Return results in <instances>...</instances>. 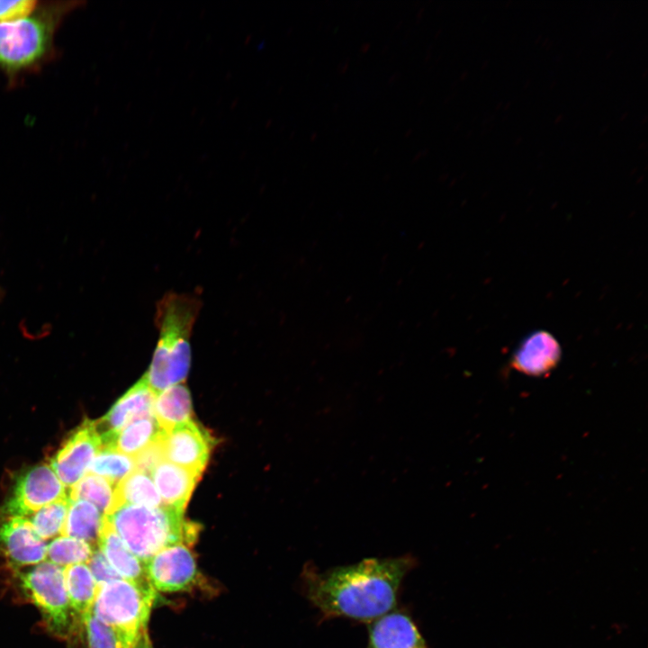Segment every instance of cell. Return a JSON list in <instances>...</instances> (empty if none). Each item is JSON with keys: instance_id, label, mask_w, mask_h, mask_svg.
Returning <instances> with one entry per match:
<instances>
[{"instance_id": "24", "label": "cell", "mask_w": 648, "mask_h": 648, "mask_svg": "<svg viewBox=\"0 0 648 648\" xmlns=\"http://www.w3.org/2000/svg\"><path fill=\"white\" fill-rule=\"evenodd\" d=\"M70 503L67 495L44 506L29 519L40 539L48 540L61 534Z\"/></svg>"}, {"instance_id": "20", "label": "cell", "mask_w": 648, "mask_h": 648, "mask_svg": "<svg viewBox=\"0 0 648 648\" xmlns=\"http://www.w3.org/2000/svg\"><path fill=\"white\" fill-rule=\"evenodd\" d=\"M104 517L99 509L86 500L71 501L61 535L97 544Z\"/></svg>"}, {"instance_id": "7", "label": "cell", "mask_w": 648, "mask_h": 648, "mask_svg": "<svg viewBox=\"0 0 648 648\" xmlns=\"http://www.w3.org/2000/svg\"><path fill=\"white\" fill-rule=\"evenodd\" d=\"M67 495L64 484L50 465L32 466L15 477L9 496L0 507V521L25 518Z\"/></svg>"}, {"instance_id": "28", "label": "cell", "mask_w": 648, "mask_h": 648, "mask_svg": "<svg viewBox=\"0 0 648 648\" xmlns=\"http://www.w3.org/2000/svg\"><path fill=\"white\" fill-rule=\"evenodd\" d=\"M40 3L37 0H0V23L16 22L29 16Z\"/></svg>"}, {"instance_id": "29", "label": "cell", "mask_w": 648, "mask_h": 648, "mask_svg": "<svg viewBox=\"0 0 648 648\" xmlns=\"http://www.w3.org/2000/svg\"><path fill=\"white\" fill-rule=\"evenodd\" d=\"M86 564L98 585L121 579L98 548L94 550Z\"/></svg>"}, {"instance_id": "21", "label": "cell", "mask_w": 648, "mask_h": 648, "mask_svg": "<svg viewBox=\"0 0 648 648\" xmlns=\"http://www.w3.org/2000/svg\"><path fill=\"white\" fill-rule=\"evenodd\" d=\"M162 431L154 417L135 420L113 435L103 449L134 456Z\"/></svg>"}, {"instance_id": "14", "label": "cell", "mask_w": 648, "mask_h": 648, "mask_svg": "<svg viewBox=\"0 0 648 648\" xmlns=\"http://www.w3.org/2000/svg\"><path fill=\"white\" fill-rule=\"evenodd\" d=\"M561 347L547 331H536L527 336L512 356L511 365L517 371L541 376L549 373L560 361Z\"/></svg>"}, {"instance_id": "3", "label": "cell", "mask_w": 648, "mask_h": 648, "mask_svg": "<svg viewBox=\"0 0 648 648\" xmlns=\"http://www.w3.org/2000/svg\"><path fill=\"white\" fill-rule=\"evenodd\" d=\"M80 1L40 2L29 16L0 23V71L10 83L34 72L55 54V35Z\"/></svg>"}, {"instance_id": "26", "label": "cell", "mask_w": 648, "mask_h": 648, "mask_svg": "<svg viewBox=\"0 0 648 648\" xmlns=\"http://www.w3.org/2000/svg\"><path fill=\"white\" fill-rule=\"evenodd\" d=\"M82 621L86 631L89 648H127L118 633L97 619L92 611L86 615Z\"/></svg>"}, {"instance_id": "22", "label": "cell", "mask_w": 648, "mask_h": 648, "mask_svg": "<svg viewBox=\"0 0 648 648\" xmlns=\"http://www.w3.org/2000/svg\"><path fill=\"white\" fill-rule=\"evenodd\" d=\"M115 484L108 479L92 472L86 473L68 491L71 501L86 500L105 515L109 510Z\"/></svg>"}, {"instance_id": "11", "label": "cell", "mask_w": 648, "mask_h": 648, "mask_svg": "<svg viewBox=\"0 0 648 648\" xmlns=\"http://www.w3.org/2000/svg\"><path fill=\"white\" fill-rule=\"evenodd\" d=\"M0 549L14 567L37 565L47 557V544L26 518L0 521Z\"/></svg>"}, {"instance_id": "6", "label": "cell", "mask_w": 648, "mask_h": 648, "mask_svg": "<svg viewBox=\"0 0 648 648\" xmlns=\"http://www.w3.org/2000/svg\"><path fill=\"white\" fill-rule=\"evenodd\" d=\"M20 585L41 612L50 628L64 635L70 623V608L65 585L64 568L44 561L19 572Z\"/></svg>"}, {"instance_id": "2", "label": "cell", "mask_w": 648, "mask_h": 648, "mask_svg": "<svg viewBox=\"0 0 648 648\" xmlns=\"http://www.w3.org/2000/svg\"><path fill=\"white\" fill-rule=\"evenodd\" d=\"M201 307L198 297L176 292L166 293L157 302L158 339L144 374L156 395L186 379L191 365L190 339Z\"/></svg>"}, {"instance_id": "15", "label": "cell", "mask_w": 648, "mask_h": 648, "mask_svg": "<svg viewBox=\"0 0 648 648\" xmlns=\"http://www.w3.org/2000/svg\"><path fill=\"white\" fill-rule=\"evenodd\" d=\"M164 506L184 510L201 475L168 461L158 464L149 473Z\"/></svg>"}, {"instance_id": "23", "label": "cell", "mask_w": 648, "mask_h": 648, "mask_svg": "<svg viewBox=\"0 0 648 648\" xmlns=\"http://www.w3.org/2000/svg\"><path fill=\"white\" fill-rule=\"evenodd\" d=\"M89 543L61 536L47 544V557L49 562L60 567L86 563L94 552Z\"/></svg>"}, {"instance_id": "27", "label": "cell", "mask_w": 648, "mask_h": 648, "mask_svg": "<svg viewBox=\"0 0 648 648\" xmlns=\"http://www.w3.org/2000/svg\"><path fill=\"white\" fill-rule=\"evenodd\" d=\"M132 459L134 469L149 474L158 464L166 460V432L162 430L153 441L132 456Z\"/></svg>"}, {"instance_id": "30", "label": "cell", "mask_w": 648, "mask_h": 648, "mask_svg": "<svg viewBox=\"0 0 648 648\" xmlns=\"http://www.w3.org/2000/svg\"><path fill=\"white\" fill-rule=\"evenodd\" d=\"M130 648H152L148 631L143 632Z\"/></svg>"}, {"instance_id": "18", "label": "cell", "mask_w": 648, "mask_h": 648, "mask_svg": "<svg viewBox=\"0 0 648 648\" xmlns=\"http://www.w3.org/2000/svg\"><path fill=\"white\" fill-rule=\"evenodd\" d=\"M153 415L166 433L191 420L193 408L189 390L184 385L176 384L161 392L155 399Z\"/></svg>"}, {"instance_id": "9", "label": "cell", "mask_w": 648, "mask_h": 648, "mask_svg": "<svg viewBox=\"0 0 648 648\" xmlns=\"http://www.w3.org/2000/svg\"><path fill=\"white\" fill-rule=\"evenodd\" d=\"M148 581L155 590L179 592L186 590L197 577V565L189 547L183 544L167 546L145 562Z\"/></svg>"}, {"instance_id": "1", "label": "cell", "mask_w": 648, "mask_h": 648, "mask_svg": "<svg viewBox=\"0 0 648 648\" xmlns=\"http://www.w3.org/2000/svg\"><path fill=\"white\" fill-rule=\"evenodd\" d=\"M413 564L402 556L364 559L324 572L310 565L302 573L305 595L326 617L373 622L394 609Z\"/></svg>"}, {"instance_id": "19", "label": "cell", "mask_w": 648, "mask_h": 648, "mask_svg": "<svg viewBox=\"0 0 648 648\" xmlns=\"http://www.w3.org/2000/svg\"><path fill=\"white\" fill-rule=\"evenodd\" d=\"M64 578L70 608L82 619L92 611L98 584L86 563L64 567Z\"/></svg>"}, {"instance_id": "8", "label": "cell", "mask_w": 648, "mask_h": 648, "mask_svg": "<svg viewBox=\"0 0 648 648\" xmlns=\"http://www.w3.org/2000/svg\"><path fill=\"white\" fill-rule=\"evenodd\" d=\"M101 449L95 420L86 418L63 441L51 458V468L64 485L71 487L86 474Z\"/></svg>"}, {"instance_id": "25", "label": "cell", "mask_w": 648, "mask_h": 648, "mask_svg": "<svg viewBox=\"0 0 648 648\" xmlns=\"http://www.w3.org/2000/svg\"><path fill=\"white\" fill-rule=\"evenodd\" d=\"M134 470L132 457L111 449H101L92 461L88 472L104 477L116 484Z\"/></svg>"}, {"instance_id": "16", "label": "cell", "mask_w": 648, "mask_h": 648, "mask_svg": "<svg viewBox=\"0 0 648 648\" xmlns=\"http://www.w3.org/2000/svg\"><path fill=\"white\" fill-rule=\"evenodd\" d=\"M97 547L122 579L148 580L144 563L127 548L105 517L97 539Z\"/></svg>"}, {"instance_id": "12", "label": "cell", "mask_w": 648, "mask_h": 648, "mask_svg": "<svg viewBox=\"0 0 648 648\" xmlns=\"http://www.w3.org/2000/svg\"><path fill=\"white\" fill-rule=\"evenodd\" d=\"M156 397L143 375L102 418L95 420L100 436L111 437L135 420L154 417Z\"/></svg>"}, {"instance_id": "13", "label": "cell", "mask_w": 648, "mask_h": 648, "mask_svg": "<svg viewBox=\"0 0 648 648\" xmlns=\"http://www.w3.org/2000/svg\"><path fill=\"white\" fill-rule=\"evenodd\" d=\"M368 648H428L413 620L405 613L391 611L373 621Z\"/></svg>"}, {"instance_id": "10", "label": "cell", "mask_w": 648, "mask_h": 648, "mask_svg": "<svg viewBox=\"0 0 648 648\" xmlns=\"http://www.w3.org/2000/svg\"><path fill=\"white\" fill-rule=\"evenodd\" d=\"M212 446L208 430L193 419L166 433V461L199 475L207 465Z\"/></svg>"}, {"instance_id": "5", "label": "cell", "mask_w": 648, "mask_h": 648, "mask_svg": "<svg viewBox=\"0 0 648 648\" xmlns=\"http://www.w3.org/2000/svg\"><path fill=\"white\" fill-rule=\"evenodd\" d=\"M156 596L148 580H113L98 585L92 613L115 630L130 648L147 631Z\"/></svg>"}, {"instance_id": "4", "label": "cell", "mask_w": 648, "mask_h": 648, "mask_svg": "<svg viewBox=\"0 0 648 648\" xmlns=\"http://www.w3.org/2000/svg\"><path fill=\"white\" fill-rule=\"evenodd\" d=\"M184 510L168 506L125 505L104 516L127 546L144 564L160 550L193 544L199 526L184 517Z\"/></svg>"}, {"instance_id": "17", "label": "cell", "mask_w": 648, "mask_h": 648, "mask_svg": "<svg viewBox=\"0 0 648 648\" xmlns=\"http://www.w3.org/2000/svg\"><path fill=\"white\" fill-rule=\"evenodd\" d=\"M125 505L162 506L161 498L149 474L134 469L114 486L109 515Z\"/></svg>"}]
</instances>
